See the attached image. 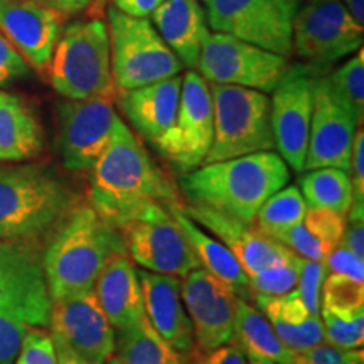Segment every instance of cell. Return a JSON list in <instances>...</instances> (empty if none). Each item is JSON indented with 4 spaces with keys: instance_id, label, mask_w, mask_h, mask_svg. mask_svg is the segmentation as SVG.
Instances as JSON below:
<instances>
[{
    "instance_id": "1",
    "label": "cell",
    "mask_w": 364,
    "mask_h": 364,
    "mask_svg": "<svg viewBox=\"0 0 364 364\" xmlns=\"http://www.w3.org/2000/svg\"><path fill=\"white\" fill-rule=\"evenodd\" d=\"M179 199L172 182L124 122L91 169L90 203L108 223L120 228L147 203Z\"/></svg>"
},
{
    "instance_id": "2",
    "label": "cell",
    "mask_w": 364,
    "mask_h": 364,
    "mask_svg": "<svg viewBox=\"0 0 364 364\" xmlns=\"http://www.w3.org/2000/svg\"><path fill=\"white\" fill-rule=\"evenodd\" d=\"M289 181V166L272 150L204 164L181 176V189L189 204L253 223L263 203Z\"/></svg>"
},
{
    "instance_id": "3",
    "label": "cell",
    "mask_w": 364,
    "mask_h": 364,
    "mask_svg": "<svg viewBox=\"0 0 364 364\" xmlns=\"http://www.w3.org/2000/svg\"><path fill=\"white\" fill-rule=\"evenodd\" d=\"M122 252H127V245L118 228L91 204L73 208L43 253L51 302L93 289L105 263Z\"/></svg>"
},
{
    "instance_id": "4",
    "label": "cell",
    "mask_w": 364,
    "mask_h": 364,
    "mask_svg": "<svg viewBox=\"0 0 364 364\" xmlns=\"http://www.w3.org/2000/svg\"><path fill=\"white\" fill-rule=\"evenodd\" d=\"M75 201L73 191L49 167H0V241L36 243L61 225Z\"/></svg>"
},
{
    "instance_id": "5",
    "label": "cell",
    "mask_w": 364,
    "mask_h": 364,
    "mask_svg": "<svg viewBox=\"0 0 364 364\" xmlns=\"http://www.w3.org/2000/svg\"><path fill=\"white\" fill-rule=\"evenodd\" d=\"M48 71L53 88L68 100L113 98L117 88L105 21H78L61 31Z\"/></svg>"
},
{
    "instance_id": "6",
    "label": "cell",
    "mask_w": 364,
    "mask_h": 364,
    "mask_svg": "<svg viewBox=\"0 0 364 364\" xmlns=\"http://www.w3.org/2000/svg\"><path fill=\"white\" fill-rule=\"evenodd\" d=\"M213 98V144L204 164L258 152H272L270 98L258 90L235 85H209ZM203 164V166H204Z\"/></svg>"
},
{
    "instance_id": "7",
    "label": "cell",
    "mask_w": 364,
    "mask_h": 364,
    "mask_svg": "<svg viewBox=\"0 0 364 364\" xmlns=\"http://www.w3.org/2000/svg\"><path fill=\"white\" fill-rule=\"evenodd\" d=\"M112 75L115 88L130 91L181 75L182 63L147 17L108 7Z\"/></svg>"
},
{
    "instance_id": "8",
    "label": "cell",
    "mask_w": 364,
    "mask_h": 364,
    "mask_svg": "<svg viewBox=\"0 0 364 364\" xmlns=\"http://www.w3.org/2000/svg\"><path fill=\"white\" fill-rule=\"evenodd\" d=\"M292 44L297 56L322 76L363 48V26L341 0H307L294 17Z\"/></svg>"
},
{
    "instance_id": "9",
    "label": "cell",
    "mask_w": 364,
    "mask_h": 364,
    "mask_svg": "<svg viewBox=\"0 0 364 364\" xmlns=\"http://www.w3.org/2000/svg\"><path fill=\"white\" fill-rule=\"evenodd\" d=\"M51 295L43 255L33 241H0V318L31 327H48Z\"/></svg>"
},
{
    "instance_id": "10",
    "label": "cell",
    "mask_w": 364,
    "mask_h": 364,
    "mask_svg": "<svg viewBox=\"0 0 364 364\" xmlns=\"http://www.w3.org/2000/svg\"><path fill=\"white\" fill-rule=\"evenodd\" d=\"M127 252L144 270L182 277L199 267L174 216L162 203L140 206L120 228Z\"/></svg>"
},
{
    "instance_id": "11",
    "label": "cell",
    "mask_w": 364,
    "mask_h": 364,
    "mask_svg": "<svg viewBox=\"0 0 364 364\" xmlns=\"http://www.w3.org/2000/svg\"><path fill=\"white\" fill-rule=\"evenodd\" d=\"M208 19L216 33L289 58L300 0H208Z\"/></svg>"
},
{
    "instance_id": "12",
    "label": "cell",
    "mask_w": 364,
    "mask_h": 364,
    "mask_svg": "<svg viewBox=\"0 0 364 364\" xmlns=\"http://www.w3.org/2000/svg\"><path fill=\"white\" fill-rule=\"evenodd\" d=\"M196 68L209 83L272 93L289 68V59L235 36L215 33L204 41Z\"/></svg>"
},
{
    "instance_id": "13",
    "label": "cell",
    "mask_w": 364,
    "mask_h": 364,
    "mask_svg": "<svg viewBox=\"0 0 364 364\" xmlns=\"http://www.w3.org/2000/svg\"><path fill=\"white\" fill-rule=\"evenodd\" d=\"M213 98L208 81L188 71L182 78L177 117L172 129L154 145L179 176L201 167L213 144Z\"/></svg>"
},
{
    "instance_id": "14",
    "label": "cell",
    "mask_w": 364,
    "mask_h": 364,
    "mask_svg": "<svg viewBox=\"0 0 364 364\" xmlns=\"http://www.w3.org/2000/svg\"><path fill=\"white\" fill-rule=\"evenodd\" d=\"M359 120L356 112L331 83L329 76L314 81V105L304 171L336 167L349 174L354 135Z\"/></svg>"
},
{
    "instance_id": "15",
    "label": "cell",
    "mask_w": 364,
    "mask_h": 364,
    "mask_svg": "<svg viewBox=\"0 0 364 364\" xmlns=\"http://www.w3.org/2000/svg\"><path fill=\"white\" fill-rule=\"evenodd\" d=\"M120 120L113 98H66L59 103L56 147L63 166L71 172L93 169Z\"/></svg>"
},
{
    "instance_id": "16",
    "label": "cell",
    "mask_w": 364,
    "mask_h": 364,
    "mask_svg": "<svg viewBox=\"0 0 364 364\" xmlns=\"http://www.w3.org/2000/svg\"><path fill=\"white\" fill-rule=\"evenodd\" d=\"M317 76L321 75L306 63L289 65L272 91L270 118L275 149L295 172H304Z\"/></svg>"
},
{
    "instance_id": "17",
    "label": "cell",
    "mask_w": 364,
    "mask_h": 364,
    "mask_svg": "<svg viewBox=\"0 0 364 364\" xmlns=\"http://www.w3.org/2000/svg\"><path fill=\"white\" fill-rule=\"evenodd\" d=\"M181 295L199 351L204 354L233 343L238 295L230 287L196 267L182 277Z\"/></svg>"
},
{
    "instance_id": "18",
    "label": "cell",
    "mask_w": 364,
    "mask_h": 364,
    "mask_svg": "<svg viewBox=\"0 0 364 364\" xmlns=\"http://www.w3.org/2000/svg\"><path fill=\"white\" fill-rule=\"evenodd\" d=\"M49 327L91 364H105L115 353V329L93 289L53 300Z\"/></svg>"
},
{
    "instance_id": "19",
    "label": "cell",
    "mask_w": 364,
    "mask_h": 364,
    "mask_svg": "<svg viewBox=\"0 0 364 364\" xmlns=\"http://www.w3.org/2000/svg\"><path fill=\"white\" fill-rule=\"evenodd\" d=\"M184 211L191 220L211 231L235 255L248 277L277 265L294 255L279 241L258 230L255 223L241 221L238 218L223 215L220 211L198 204L184 206Z\"/></svg>"
},
{
    "instance_id": "20",
    "label": "cell",
    "mask_w": 364,
    "mask_h": 364,
    "mask_svg": "<svg viewBox=\"0 0 364 364\" xmlns=\"http://www.w3.org/2000/svg\"><path fill=\"white\" fill-rule=\"evenodd\" d=\"M63 17L34 0H0V29L36 70L49 66Z\"/></svg>"
},
{
    "instance_id": "21",
    "label": "cell",
    "mask_w": 364,
    "mask_h": 364,
    "mask_svg": "<svg viewBox=\"0 0 364 364\" xmlns=\"http://www.w3.org/2000/svg\"><path fill=\"white\" fill-rule=\"evenodd\" d=\"M144 314L150 326L179 354L194 349V332L181 295V279L149 270L139 272Z\"/></svg>"
},
{
    "instance_id": "22",
    "label": "cell",
    "mask_w": 364,
    "mask_h": 364,
    "mask_svg": "<svg viewBox=\"0 0 364 364\" xmlns=\"http://www.w3.org/2000/svg\"><path fill=\"white\" fill-rule=\"evenodd\" d=\"M182 76L120 93V107L132 127L156 145L174 125L179 108Z\"/></svg>"
},
{
    "instance_id": "23",
    "label": "cell",
    "mask_w": 364,
    "mask_h": 364,
    "mask_svg": "<svg viewBox=\"0 0 364 364\" xmlns=\"http://www.w3.org/2000/svg\"><path fill=\"white\" fill-rule=\"evenodd\" d=\"M93 292L115 331L132 326L144 316L142 285L129 252L115 253L105 263Z\"/></svg>"
},
{
    "instance_id": "24",
    "label": "cell",
    "mask_w": 364,
    "mask_h": 364,
    "mask_svg": "<svg viewBox=\"0 0 364 364\" xmlns=\"http://www.w3.org/2000/svg\"><path fill=\"white\" fill-rule=\"evenodd\" d=\"M154 24L172 53L188 68H196L204 41L208 39V16L196 0H164L152 12Z\"/></svg>"
},
{
    "instance_id": "25",
    "label": "cell",
    "mask_w": 364,
    "mask_h": 364,
    "mask_svg": "<svg viewBox=\"0 0 364 364\" xmlns=\"http://www.w3.org/2000/svg\"><path fill=\"white\" fill-rule=\"evenodd\" d=\"M166 206L179 225L182 235L188 240L199 267H203L204 270L215 275L218 280L226 284L240 299L252 300L253 295L252 289H250V277L236 260L235 255L220 240L204 233L198 226V223H194L188 216L179 199L167 203Z\"/></svg>"
},
{
    "instance_id": "26",
    "label": "cell",
    "mask_w": 364,
    "mask_h": 364,
    "mask_svg": "<svg viewBox=\"0 0 364 364\" xmlns=\"http://www.w3.org/2000/svg\"><path fill=\"white\" fill-rule=\"evenodd\" d=\"M44 134L33 108L17 95L0 90V162L39 156Z\"/></svg>"
},
{
    "instance_id": "27",
    "label": "cell",
    "mask_w": 364,
    "mask_h": 364,
    "mask_svg": "<svg viewBox=\"0 0 364 364\" xmlns=\"http://www.w3.org/2000/svg\"><path fill=\"white\" fill-rule=\"evenodd\" d=\"M250 359H265L275 364H294V351L282 343L268 318L248 300L238 297L235 338Z\"/></svg>"
},
{
    "instance_id": "28",
    "label": "cell",
    "mask_w": 364,
    "mask_h": 364,
    "mask_svg": "<svg viewBox=\"0 0 364 364\" xmlns=\"http://www.w3.org/2000/svg\"><path fill=\"white\" fill-rule=\"evenodd\" d=\"M115 349L125 364H188L157 334L145 314L132 326L115 331Z\"/></svg>"
},
{
    "instance_id": "29",
    "label": "cell",
    "mask_w": 364,
    "mask_h": 364,
    "mask_svg": "<svg viewBox=\"0 0 364 364\" xmlns=\"http://www.w3.org/2000/svg\"><path fill=\"white\" fill-rule=\"evenodd\" d=\"M299 184L309 208H327L346 216L354 203L351 177L343 169L321 167L307 171Z\"/></svg>"
},
{
    "instance_id": "30",
    "label": "cell",
    "mask_w": 364,
    "mask_h": 364,
    "mask_svg": "<svg viewBox=\"0 0 364 364\" xmlns=\"http://www.w3.org/2000/svg\"><path fill=\"white\" fill-rule=\"evenodd\" d=\"M307 203L297 186H284L263 203L255 216V225L270 238L304 221Z\"/></svg>"
},
{
    "instance_id": "31",
    "label": "cell",
    "mask_w": 364,
    "mask_h": 364,
    "mask_svg": "<svg viewBox=\"0 0 364 364\" xmlns=\"http://www.w3.org/2000/svg\"><path fill=\"white\" fill-rule=\"evenodd\" d=\"M327 344L341 349H359L364 343V309L363 311H338L321 307Z\"/></svg>"
},
{
    "instance_id": "32",
    "label": "cell",
    "mask_w": 364,
    "mask_h": 364,
    "mask_svg": "<svg viewBox=\"0 0 364 364\" xmlns=\"http://www.w3.org/2000/svg\"><path fill=\"white\" fill-rule=\"evenodd\" d=\"M299 282V255H292L287 260L265 268V270L250 275V289L252 295H265V297H279L285 295L297 287ZM253 299V297H252Z\"/></svg>"
},
{
    "instance_id": "33",
    "label": "cell",
    "mask_w": 364,
    "mask_h": 364,
    "mask_svg": "<svg viewBox=\"0 0 364 364\" xmlns=\"http://www.w3.org/2000/svg\"><path fill=\"white\" fill-rule=\"evenodd\" d=\"M329 76L331 83L339 91L341 97L353 107L359 120L363 122L364 115V56L363 49L359 54L349 59L344 66L334 71Z\"/></svg>"
},
{
    "instance_id": "34",
    "label": "cell",
    "mask_w": 364,
    "mask_h": 364,
    "mask_svg": "<svg viewBox=\"0 0 364 364\" xmlns=\"http://www.w3.org/2000/svg\"><path fill=\"white\" fill-rule=\"evenodd\" d=\"M282 339L287 348L292 349L294 353L306 351V349L316 348V346L326 343L324 326H322L321 316L309 317L307 321L292 324V322L284 321H268Z\"/></svg>"
},
{
    "instance_id": "35",
    "label": "cell",
    "mask_w": 364,
    "mask_h": 364,
    "mask_svg": "<svg viewBox=\"0 0 364 364\" xmlns=\"http://www.w3.org/2000/svg\"><path fill=\"white\" fill-rule=\"evenodd\" d=\"M304 225L316 238L324 245L327 253L331 252L336 245L343 241V235L346 230V216L332 211L327 208H309L304 216Z\"/></svg>"
},
{
    "instance_id": "36",
    "label": "cell",
    "mask_w": 364,
    "mask_h": 364,
    "mask_svg": "<svg viewBox=\"0 0 364 364\" xmlns=\"http://www.w3.org/2000/svg\"><path fill=\"white\" fill-rule=\"evenodd\" d=\"M327 275L324 262L299 257V282L295 290L311 316H321V290Z\"/></svg>"
},
{
    "instance_id": "37",
    "label": "cell",
    "mask_w": 364,
    "mask_h": 364,
    "mask_svg": "<svg viewBox=\"0 0 364 364\" xmlns=\"http://www.w3.org/2000/svg\"><path fill=\"white\" fill-rule=\"evenodd\" d=\"M16 364H58L51 334L41 327H31L22 339Z\"/></svg>"
},
{
    "instance_id": "38",
    "label": "cell",
    "mask_w": 364,
    "mask_h": 364,
    "mask_svg": "<svg viewBox=\"0 0 364 364\" xmlns=\"http://www.w3.org/2000/svg\"><path fill=\"white\" fill-rule=\"evenodd\" d=\"M273 240H277L284 247L289 248L290 252L306 258V260L324 262L327 257V250L324 248V245L307 230L304 223H299V225L292 226L290 230L284 231V233L277 235Z\"/></svg>"
},
{
    "instance_id": "39",
    "label": "cell",
    "mask_w": 364,
    "mask_h": 364,
    "mask_svg": "<svg viewBox=\"0 0 364 364\" xmlns=\"http://www.w3.org/2000/svg\"><path fill=\"white\" fill-rule=\"evenodd\" d=\"M294 364H364L363 349H341L322 343L306 351L294 353Z\"/></svg>"
},
{
    "instance_id": "40",
    "label": "cell",
    "mask_w": 364,
    "mask_h": 364,
    "mask_svg": "<svg viewBox=\"0 0 364 364\" xmlns=\"http://www.w3.org/2000/svg\"><path fill=\"white\" fill-rule=\"evenodd\" d=\"M324 265L327 273H338V275L364 284V258H359L358 255L349 252L343 243L336 245L327 253Z\"/></svg>"
},
{
    "instance_id": "41",
    "label": "cell",
    "mask_w": 364,
    "mask_h": 364,
    "mask_svg": "<svg viewBox=\"0 0 364 364\" xmlns=\"http://www.w3.org/2000/svg\"><path fill=\"white\" fill-rule=\"evenodd\" d=\"M31 66L17 48L0 33V86L29 76Z\"/></svg>"
},
{
    "instance_id": "42",
    "label": "cell",
    "mask_w": 364,
    "mask_h": 364,
    "mask_svg": "<svg viewBox=\"0 0 364 364\" xmlns=\"http://www.w3.org/2000/svg\"><path fill=\"white\" fill-rule=\"evenodd\" d=\"M341 243L359 258H364V203L354 201L346 215V230Z\"/></svg>"
},
{
    "instance_id": "43",
    "label": "cell",
    "mask_w": 364,
    "mask_h": 364,
    "mask_svg": "<svg viewBox=\"0 0 364 364\" xmlns=\"http://www.w3.org/2000/svg\"><path fill=\"white\" fill-rule=\"evenodd\" d=\"M27 327L0 318V364H12L21 351Z\"/></svg>"
},
{
    "instance_id": "44",
    "label": "cell",
    "mask_w": 364,
    "mask_h": 364,
    "mask_svg": "<svg viewBox=\"0 0 364 364\" xmlns=\"http://www.w3.org/2000/svg\"><path fill=\"white\" fill-rule=\"evenodd\" d=\"M349 177H351L353 182L354 201L364 203V134L361 125H359L356 135H354Z\"/></svg>"
},
{
    "instance_id": "45",
    "label": "cell",
    "mask_w": 364,
    "mask_h": 364,
    "mask_svg": "<svg viewBox=\"0 0 364 364\" xmlns=\"http://www.w3.org/2000/svg\"><path fill=\"white\" fill-rule=\"evenodd\" d=\"M198 364H250V358L236 343H228L204 353Z\"/></svg>"
},
{
    "instance_id": "46",
    "label": "cell",
    "mask_w": 364,
    "mask_h": 364,
    "mask_svg": "<svg viewBox=\"0 0 364 364\" xmlns=\"http://www.w3.org/2000/svg\"><path fill=\"white\" fill-rule=\"evenodd\" d=\"M113 7L132 17H149L164 0H112Z\"/></svg>"
},
{
    "instance_id": "47",
    "label": "cell",
    "mask_w": 364,
    "mask_h": 364,
    "mask_svg": "<svg viewBox=\"0 0 364 364\" xmlns=\"http://www.w3.org/2000/svg\"><path fill=\"white\" fill-rule=\"evenodd\" d=\"M34 2L48 7L49 11L59 14L61 17H66L85 11V9L90 7L95 0H34Z\"/></svg>"
},
{
    "instance_id": "48",
    "label": "cell",
    "mask_w": 364,
    "mask_h": 364,
    "mask_svg": "<svg viewBox=\"0 0 364 364\" xmlns=\"http://www.w3.org/2000/svg\"><path fill=\"white\" fill-rule=\"evenodd\" d=\"M51 338L54 344V351H56L58 364H91L90 361H86L85 358H81L80 354L73 351L70 346H68L63 339H59L58 336L51 334Z\"/></svg>"
},
{
    "instance_id": "49",
    "label": "cell",
    "mask_w": 364,
    "mask_h": 364,
    "mask_svg": "<svg viewBox=\"0 0 364 364\" xmlns=\"http://www.w3.org/2000/svg\"><path fill=\"white\" fill-rule=\"evenodd\" d=\"M359 26H364V0H341Z\"/></svg>"
},
{
    "instance_id": "50",
    "label": "cell",
    "mask_w": 364,
    "mask_h": 364,
    "mask_svg": "<svg viewBox=\"0 0 364 364\" xmlns=\"http://www.w3.org/2000/svg\"><path fill=\"white\" fill-rule=\"evenodd\" d=\"M105 364H125V363H124V361H122V358H120V356H118V354H117V353H113V354H112V356L107 359V363H105Z\"/></svg>"
},
{
    "instance_id": "51",
    "label": "cell",
    "mask_w": 364,
    "mask_h": 364,
    "mask_svg": "<svg viewBox=\"0 0 364 364\" xmlns=\"http://www.w3.org/2000/svg\"><path fill=\"white\" fill-rule=\"evenodd\" d=\"M250 364H275V363L265 361V359H250Z\"/></svg>"
},
{
    "instance_id": "52",
    "label": "cell",
    "mask_w": 364,
    "mask_h": 364,
    "mask_svg": "<svg viewBox=\"0 0 364 364\" xmlns=\"http://www.w3.org/2000/svg\"><path fill=\"white\" fill-rule=\"evenodd\" d=\"M203 2H208V0H203Z\"/></svg>"
}]
</instances>
